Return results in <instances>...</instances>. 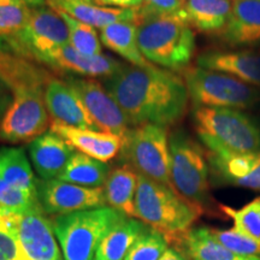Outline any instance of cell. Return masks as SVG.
<instances>
[{"instance_id":"cell-36","label":"cell","mask_w":260,"mask_h":260,"mask_svg":"<svg viewBox=\"0 0 260 260\" xmlns=\"http://www.w3.org/2000/svg\"><path fill=\"white\" fill-rule=\"evenodd\" d=\"M186 0H144L139 10L147 14L174 15L184 12Z\"/></svg>"},{"instance_id":"cell-20","label":"cell","mask_w":260,"mask_h":260,"mask_svg":"<svg viewBox=\"0 0 260 260\" xmlns=\"http://www.w3.org/2000/svg\"><path fill=\"white\" fill-rule=\"evenodd\" d=\"M220 37L232 46L260 45V0H233L232 14Z\"/></svg>"},{"instance_id":"cell-37","label":"cell","mask_w":260,"mask_h":260,"mask_svg":"<svg viewBox=\"0 0 260 260\" xmlns=\"http://www.w3.org/2000/svg\"><path fill=\"white\" fill-rule=\"evenodd\" d=\"M98 6L115 9H140L144 0H88Z\"/></svg>"},{"instance_id":"cell-2","label":"cell","mask_w":260,"mask_h":260,"mask_svg":"<svg viewBox=\"0 0 260 260\" xmlns=\"http://www.w3.org/2000/svg\"><path fill=\"white\" fill-rule=\"evenodd\" d=\"M138 42L145 59L162 69L183 71L195 52V35L186 14H147L139 10Z\"/></svg>"},{"instance_id":"cell-5","label":"cell","mask_w":260,"mask_h":260,"mask_svg":"<svg viewBox=\"0 0 260 260\" xmlns=\"http://www.w3.org/2000/svg\"><path fill=\"white\" fill-rule=\"evenodd\" d=\"M125 217L110 206L57 216L53 228L64 260H95L100 242Z\"/></svg>"},{"instance_id":"cell-14","label":"cell","mask_w":260,"mask_h":260,"mask_svg":"<svg viewBox=\"0 0 260 260\" xmlns=\"http://www.w3.org/2000/svg\"><path fill=\"white\" fill-rule=\"evenodd\" d=\"M39 64L51 68L58 73L71 76L88 77V79H109L122 68L121 60L100 54V56H84L77 52L70 44L41 57Z\"/></svg>"},{"instance_id":"cell-27","label":"cell","mask_w":260,"mask_h":260,"mask_svg":"<svg viewBox=\"0 0 260 260\" xmlns=\"http://www.w3.org/2000/svg\"><path fill=\"white\" fill-rule=\"evenodd\" d=\"M110 174L106 162L75 152L58 180L87 188H103Z\"/></svg>"},{"instance_id":"cell-39","label":"cell","mask_w":260,"mask_h":260,"mask_svg":"<svg viewBox=\"0 0 260 260\" xmlns=\"http://www.w3.org/2000/svg\"><path fill=\"white\" fill-rule=\"evenodd\" d=\"M159 260H189V258L181 249L169 247L167 251L162 253V255L159 258Z\"/></svg>"},{"instance_id":"cell-19","label":"cell","mask_w":260,"mask_h":260,"mask_svg":"<svg viewBox=\"0 0 260 260\" xmlns=\"http://www.w3.org/2000/svg\"><path fill=\"white\" fill-rule=\"evenodd\" d=\"M28 152L32 168L41 180H53L63 172L75 149L50 130L29 142Z\"/></svg>"},{"instance_id":"cell-16","label":"cell","mask_w":260,"mask_h":260,"mask_svg":"<svg viewBox=\"0 0 260 260\" xmlns=\"http://www.w3.org/2000/svg\"><path fill=\"white\" fill-rule=\"evenodd\" d=\"M206 157L213 171L222 181L260 191V151L233 153L218 149L207 151Z\"/></svg>"},{"instance_id":"cell-30","label":"cell","mask_w":260,"mask_h":260,"mask_svg":"<svg viewBox=\"0 0 260 260\" xmlns=\"http://www.w3.org/2000/svg\"><path fill=\"white\" fill-rule=\"evenodd\" d=\"M31 8L23 0H0V38L17 34L28 24Z\"/></svg>"},{"instance_id":"cell-15","label":"cell","mask_w":260,"mask_h":260,"mask_svg":"<svg viewBox=\"0 0 260 260\" xmlns=\"http://www.w3.org/2000/svg\"><path fill=\"white\" fill-rule=\"evenodd\" d=\"M45 100L51 123L98 130L82 100L64 80L52 76L45 87ZM100 132V130H99Z\"/></svg>"},{"instance_id":"cell-26","label":"cell","mask_w":260,"mask_h":260,"mask_svg":"<svg viewBox=\"0 0 260 260\" xmlns=\"http://www.w3.org/2000/svg\"><path fill=\"white\" fill-rule=\"evenodd\" d=\"M100 40L104 46L121 56L129 64L147 67L138 42V23L136 22H116L100 29Z\"/></svg>"},{"instance_id":"cell-7","label":"cell","mask_w":260,"mask_h":260,"mask_svg":"<svg viewBox=\"0 0 260 260\" xmlns=\"http://www.w3.org/2000/svg\"><path fill=\"white\" fill-rule=\"evenodd\" d=\"M188 95L194 107L249 109L259 99V90L228 74L188 67L183 71Z\"/></svg>"},{"instance_id":"cell-24","label":"cell","mask_w":260,"mask_h":260,"mask_svg":"<svg viewBox=\"0 0 260 260\" xmlns=\"http://www.w3.org/2000/svg\"><path fill=\"white\" fill-rule=\"evenodd\" d=\"M233 0H186L184 14L188 23L198 31L220 34L229 21Z\"/></svg>"},{"instance_id":"cell-33","label":"cell","mask_w":260,"mask_h":260,"mask_svg":"<svg viewBox=\"0 0 260 260\" xmlns=\"http://www.w3.org/2000/svg\"><path fill=\"white\" fill-rule=\"evenodd\" d=\"M40 205L38 194H31L12 187L0 177V211L23 213Z\"/></svg>"},{"instance_id":"cell-35","label":"cell","mask_w":260,"mask_h":260,"mask_svg":"<svg viewBox=\"0 0 260 260\" xmlns=\"http://www.w3.org/2000/svg\"><path fill=\"white\" fill-rule=\"evenodd\" d=\"M213 236L228 249L240 255L260 256V241L252 239L236 228L228 230L211 229Z\"/></svg>"},{"instance_id":"cell-32","label":"cell","mask_w":260,"mask_h":260,"mask_svg":"<svg viewBox=\"0 0 260 260\" xmlns=\"http://www.w3.org/2000/svg\"><path fill=\"white\" fill-rule=\"evenodd\" d=\"M168 248L169 242L165 236L148 225L132 246L124 260H159Z\"/></svg>"},{"instance_id":"cell-10","label":"cell","mask_w":260,"mask_h":260,"mask_svg":"<svg viewBox=\"0 0 260 260\" xmlns=\"http://www.w3.org/2000/svg\"><path fill=\"white\" fill-rule=\"evenodd\" d=\"M9 47L32 61L69 44V30L64 19L50 6L31 9L28 24L17 34L3 38Z\"/></svg>"},{"instance_id":"cell-12","label":"cell","mask_w":260,"mask_h":260,"mask_svg":"<svg viewBox=\"0 0 260 260\" xmlns=\"http://www.w3.org/2000/svg\"><path fill=\"white\" fill-rule=\"evenodd\" d=\"M17 236L19 260H64L53 222L47 218L41 205L18 213Z\"/></svg>"},{"instance_id":"cell-28","label":"cell","mask_w":260,"mask_h":260,"mask_svg":"<svg viewBox=\"0 0 260 260\" xmlns=\"http://www.w3.org/2000/svg\"><path fill=\"white\" fill-rule=\"evenodd\" d=\"M0 177L17 189L38 194V181L23 148L0 149Z\"/></svg>"},{"instance_id":"cell-13","label":"cell","mask_w":260,"mask_h":260,"mask_svg":"<svg viewBox=\"0 0 260 260\" xmlns=\"http://www.w3.org/2000/svg\"><path fill=\"white\" fill-rule=\"evenodd\" d=\"M38 199L47 214H69L107 206L103 188H87L58 178L37 182Z\"/></svg>"},{"instance_id":"cell-22","label":"cell","mask_w":260,"mask_h":260,"mask_svg":"<svg viewBox=\"0 0 260 260\" xmlns=\"http://www.w3.org/2000/svg\"><path fill=\"white\" fill-rule=\"evenodd\" d=\"M180 246L190 260H260L256 255L236 254L213 236L211 228H191L182 237Z\"/></svg>"},{"instance_id":"cell-8","label":"cell","mask_w":260,"mask_h":260,"mask_svg":"<svg viewBox=\"0 0 260 260\" xmlns=\"http://www.w3.org/2000/svg\"><path fill=\"white\" fill-rule=\"evenodd\" d=\"M119 154L138 174L172 187L167 128L155 124L132 126L123 139Z\"/></svg>"},{"instance_id":"cell-29","label":"cell","mask_w":260,"mask_h":260,"mask_svg":"<svg viewBox=\"0 0 260 260\" xmlns=\"http://www.w3.org/2000/svg\"><path fill=\"white\" fill-rule=\"evenodd\" d=\"M64 19L69 30V44L84 56H100L103 51L102 40L95 28L77 21L63 11L54 10Z\"/></svg>"},{"instance_id":"cell-38","label":"cell","mask_w":260,"mask_h":260,"mask_svg":"<svg viewBox=\"0 0 260 260\" xmlns=\"http://www.w3.org/2000/svg\"><path fill=\"white\" fill-rule=\"evenodd\" d=\"M12 100V93L9 87L0 79V113L5 112Z\"/></svg>"},{"instance_id":"cell-21","label":"cell","mask_w":260,"mask_h":260,"mask_svg":"<svg viewBox=\"0 0 260 260\" xmlns=\"http://www.w3.org/2000/svg\"><path fill=\"white\" fill-rule=\"evenodd\" d=\"M53 10L63 11L71 17L94 28L102 29L116 22H139V9H115L98 6L88 0H46Z\"/></svg>"},{"instance_id":"cell-9","label":"cell","mask_w":260,"mask_h":260,"mask_svg":"<svg viewBox=\"0 0 260 260\" xmlns=\"http://www.w3.org/2000/svg\"><path fill=\"white\" fill-rule=\"evenodd\" d=\"M45 88L27 87L12 92V100L0 119V140L9 144L31 142L51 126Z\"/></svg>"},{"instance_id":"cell-17","label":"cell","mask_w":260,"mask_h":260,"mask_svg":"<svg viewBox=\"0 0 260 260\" xmlns=\"http://www.w3.org/2000/svg\"><path fill=\"white\" fill-rule=\"evenodd\" d=\"M50 130L59 135L80 153L107 162L121 153L123 139L110 133L92 129H80L51 123Z\"/></svg>"},{"instance_id":"cell-23","label":"cell","mask_w":260,"mask_h":260,"mask_svg":"<svg viewBox=\"0 0 260 260\" xmlns=\"http://www.w3.org/2000/svg\"><path fill=\"white\" fill-rule=\"evenodd\" d=\"M136 188L138 172L132 167L123 164L110 170L103 187L107 206L119 211L126 217H134Z\"/></svg>"},{"instance_id":"cell-31","label":"cell","mask_w":260,"mask_h":260,"mask_svg":"<svg viewBox=\"0 0 260 260\" xmlns=\"http://www.w3.org/2000/svg\"><path fill=\"white\" fill-rule=\"evenodd\" d=\"M220 210L234 220V228L260 241V197L239 210L225 205H220Z\"/></svg>"},{"instance_id":"cell-40","label":"cell","mask_w":260,"mask_h":260,"mask_svg":"<svg viewBox=\"0 0 260 260\" xmlns=\"http://www.w3.org/2000/svg\"><path fill=\"white\" fill-rule=\"evenodd\" d=\"M23 2L27 4L28 6H30L31 9L35 8H40V6H45L47 4L46 0H23Z\"/></svg>"},{"instance_id":"cell-1","label":"cell","mask_w":260,"mask_h":260,"mask_svg":"<svg viewBox=\"0 0 260 260\" xmlns=\"http://www.w3.org/2000/svg\"><path fill=\"white\" fill-rule=\"evenodd\" d=\"M103 84L128 119L130 126L176 124L187 111L189 95L184 80L174 71L149 64H123Z\"/></svg>"},{"instance_id":"cell-6","label":"cell","mask_w":260,"mask_h":260,"mask_svg":"<svg viewBox=\"0 0 260 260\" xmlns=\"http://www.w3.org/2000/svg\"><path fill=\"white\" fill-rule=\"evenodd\" d=\"M170 178L174 189L201 209L210 206L209 165L206 152L183 130L169 138Z\"/></svg>"},{"instance_id":"cell-18","label":"cell","mask_w":260,"mask_h":260,"mask_svg":"<svg viewBox=\"0 0 260 260\" xmlns=\"http://www.w3.org/2000/svg\"><path fill=\"white\" fill-rule=\"evenodd\" d=\"M198 67L218 71L260 87V52L256 51H210L200 54Z\"/></svg>"},{"instance_id":"cell-34","label":"cell","mask_w":260,"mask_h":260,"mask_svg":"<svg viewBox=\"0 0 260 260\" xmlns=\"http://www.w3.org/2000/svg\"><path fill=\"white\" fill-rule=\"evenodd\" d=\"M18 213L0 211V260H19Z\"/></svg>"},{"instance_id":"cell-11","label":"cell","mask_w":260,"mask_h":260,"mask_svg":"<svg viewBox=\"0 0 260 260\" xmlns=\"http://www.w3.org/2000/svg\"><path fill=\"white\" fill-rule=\"evenodd\" d=\"M63 80L82 100L98 130L124 139L132 126L124 112L99 80L71 75L64 76Z\"/></svg>"},{"instance_id":"cell-4","label":"cell","mask_w":260,"mask_h":260,"mask_svg":"<svg viewBox=\"0 0 260 260\" xmlns=\"http://www.w3.org/2000/svg\"><path fill=\"white\" fill-rule=\"evenodd\" d=\"M194 126L207 151H260V128L246 113L229 107H194Z\"/></svg>"},{"instance_id":"cell-3","label":"cell","mask_w":260,"mask_h":260,"mask_svg":"<svg viewBox=\"0 0 260 260\" xmlns=\"http://www.w3.org/2000/svg\"><path fill=\"white\" fill-rule=\"evenodd\" d=\"M203 211L172 187L138 174L134 217L161 233L169 243L180 246Z\"/></svg>"},{"instance_id":"cell-25","label":"cell","mask_w":260,"mask_h":260,"mask_svg":"<svg viewBox=\"0 0 260 260\" xmlns=\"http://www.w3.org/2000/svg\"><path fill=\"white\" fill-rule=\"evenodd\" d=\"M148 225L134 217H125L106 234L95 253V260H124L136 240Z\"/></svg>"}]
</instances>
